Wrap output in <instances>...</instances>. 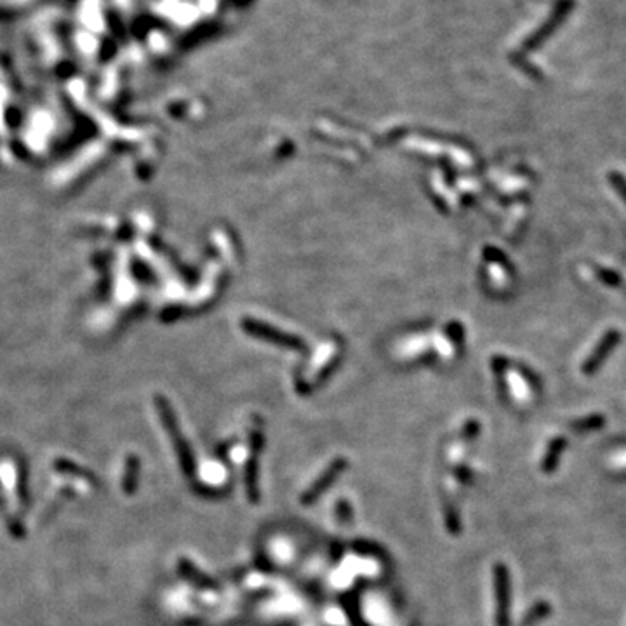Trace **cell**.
<instances>
[{"label":"cell","mask_w":626,"mask_h":626,"mask_svg":"<svg viewBox=\"0 0 626 626\" xmlns=\"http://www.w3.org/2000/svg\"><path fill=\"white\" fill-rule=\"evenodd\" d=\"M548 613H550V606H548L547 602L537 604V606L534 607V609L529 613V616H527L526 623H533V621H536V620H540V618L547 616Z\"/></svg>","instance_id":"13"},{"label":"cell","mask_w":626,"mask_h":626,"mask_svg":"<svg viewBox=\"0 0 626 626\" xmlns=\"http://www.w3.org/2000/svg\"><path fill=\"white\" fill-rule=\"evenodd\" d=\"M564 448H565V441L562 437L555 438V441L551 442L550 448H548V451H547V455H544L543 465H541V468L547 471V473H550V471H554L555 468H557L558 459H560V455H562V451H564Z\"/></svg>","instance_id":"7"},{"label":"cell","mask_w":626,"mask_h":626,"mask_svg":"<svg viewBox=\"0 0 626 626\" xmlns=\"http://www.w3.org/2000/svg\"><path fill=\"white\" fill-rule=\"evenodd\" d=\"M160 414H162V420H164L165 427H167L169 435H171V438H172V444H174L176 455H178V458H179V465H181V468H183V471H185L186 477H192L193 471H195V461H193V456H192V452H190L188 444H186L185 438L181 437V434H179L178 428H176V421H174V416H172L171 409H169L165 404H160Z\"/></svg>","instance_id":"1"},{"label":"cell","mask_w":626,"mask_h":626,"mask_svg":"<svg viewBox=\"0 0 626 626\" xmlns=\"http://www.w3.org/2000/svg\"><path fill=\"white\" fill-rule=\"evenodd\" d=\"M597 275H599L604 282L609 284V286H620V282H621L620 275H618L616 272H613V270L597 268Z\"/></svg>","instance_id":"11"},{"label":"cell","mask_w":626,"mask_h":626,"mask_svg":"<svg viewBox=\"0 0 626 626\" xmlns=\"http://www.w3.org/2000/svg\"><path fill=\"white\" fill-rule=\"evenodd\" d=\"M620 337H621L620 330L616 329L607 330L606 336L600 339V343L597 344L595 350L588 355V358H586L585 364H583V372H585V374H593V372L602 365V362L606 360L607 355L616 348V344L620 343Z\"/></svg>","instance_id":"5"},{"label":"cell","mask_w":626,"mask_h":626,"mask_svg":"<svg viewBox=\"0 0 626 626\" xmlns=\"http://www.w3.org/2000/svg\"><path fill=\"white\" fill-rule=\"evenodd\" d=\"M139 480V461L138 458H129L128 466H125L124 480H122V489H124L125 494H132L136 491V485Z\"/></svg>","instance_id":"8"},{"label":"cell","mask_w":626,"mask_h":626,"mask_svg":"<svg viewBox=\"0 0 626 626\" xmlns=\"http://www.w3.org/2000/svg\"><path fill=\"white\" fill-rule=\"evenodd\" d=\"M244 329L247 333H251L252 336H258L263 337L266 341H272V343H279L284 344L287 348H293V350H301L303 348V343L300 339H296L294 336H289V334L282 333V330H277L273 327L266 326V323H259L256 320H244Z\"/></svg>","instance_id":"4"},{"label":"cell","mask_w":626,"mask_h":626,"mask_svg":"<svg viewBox=\"0 0 626 626\" xmlns=\"http://www.w3.org/2000/svg\"><path fill=\"white\" fill-rule=\"evenodd\" d=\"M604 425V416H590V418H585V420H581V421H574V423L571 425L572 428H574L576 432H578V434H583V432H590V430H595V428H600Z\"/></svg>","instance_id":"9"},{"label":"cell","mask_w":626,"mask_h":626,"mask_svg":"<svg viewBox=\"0 0 626 626\" xmlns=\"http://www.w3.org/2000/svg\"><path fill=\"white\" fill-rule=\"evenodd\" d=\"M348 463L344 458H336L334 461H330V465L323 470V473L316 478L315 482L308 487V491H305V494L301 496V505H313L323 492L329 489V485L333 484L334 480H337L341 473L346 470Z\"/></svg>","instance_id":"3"},{"label":"cell","mask_w":626,"mask_h":626,"mask_svg":"<svg viewBox=\"0 0 626 626\" xmlns=\"http://www.w3.org/2000/svg\"><path fill=\"white\" fill-rule=\"evenodd\" d=\"M494 597H496V625L508 626L510 616V578L508 569L503 564L494 567Z\"/></svg>","instance_id":"2"},{"label":"cell","mask_w":626,"mask_h":626,"mask_svg":"<svg viewBox=\"0 0 626 626\" xmlns=\"http://www.w3.org/2000/svg\"><path fill=\"white\" fill-rule=\"evenodd\" d=\"M178 567H179V572H181L186 579H190L192 583H195V585L204 586V588H216V581H213V579L207 578L206 574H202L199 569L193 567L192 562H188L183 558V560H179Z\"/></svg>","instance_id":"6"},{"label":"cell","mask_w":626,"mask_h":626,"mask_svg":"<svg viewBox=\"0 0 626 626\" xmlns=\"http://www.w3.org/2000/svg\"><path fill=\"white\" fill-rule=\"evenodd\" d=\"M609 179H611V183H613L614 188L618 190V193L621 195V199L626 202V179L620 174V172H611Z\"/></svg>","instance_id":"12"},{"label":"cell","mask_w":626,"mask_h":626,"mask_svg":"<svg viewBox=\"0 0 626 626\" xmlns=\"http://www.w3.org/2000/svg\"><path fill=\"white\" fill-rule=\"evenodd\" d=\"M54 466H56V468H58L59 471H70V473H72V475H75V477L86 478V480L93 482V484H94V482H96V480H94V478H93V475H91V473H86V471H84V473H82V470H79V468H77V466H75V465H72V463L58 461V463H56V465H54ZM70 473H68V475H70Z\"/></svg>","instance_id":"10"}]
</instances>
